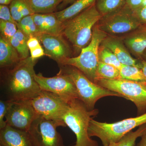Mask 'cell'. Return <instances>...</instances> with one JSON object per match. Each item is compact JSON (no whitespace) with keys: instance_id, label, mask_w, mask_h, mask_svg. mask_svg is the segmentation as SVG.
<instances>
[{"instance_id":"cell-1","label":"cell","mask_w":146,"mask_h":146,"mask_svg":"<svg viewBox=\"0 0 146 146\" xmlns=\"http://www.w3.org/2000/svg\"><path fill=\"white\" fill-rule=\"evenodd\" d=\"M37 59L30 56L11 68H6L2 80V92L4 99L11 101L32 100L41 92L35 78L34 67Z\"/></svg>"},{"instance_id":"cell-14","label":"cell","mask_w":146,"mask_h":146,"mask_svg":"<svg viewBox=\"0 0 146 146\" xmlns=\"http://www.w3.org/2000/svg\"><path fill=\"white\" fill-rule=\"evenodd\" d=\"M0 146H35L28 131L7 125L0 129Z\"/></svg>"},{"instance_id":"cell-23","label":"cell","mask_w":146,"mask_h":146,"mask_svg":"<svg viewBox=\"0 0 146 146\" xmlns=\"http://www.w3.org/2000/svg\"><path fill=\"white\" fill-rule=\"evenodd\" d=\"M126 0H96L95 4L102 16L112 13L126 4Z\"/></svg>"},{"instance_id":"cell-19","label":"cell","mask_w":146,"mask_h":146,"mask_svg":"<svg viewBox=\"0 0 146 146\" xmlns=\"http://www.w3.org/2000/svg\"><path fill=\"white\" fill-rule=\"evenodd\" d=\"M124 43L136 56L143 54L146 49V31H139L126 37Z\"/></svg>"},{"instance_id":"cell-28","label":"cell","mask_w":146,"mask_h":146,"mask_svg":"<svg viewBox=\"0 0 146 146\" xmlns=\"http://www.w3.org/2000/svg\"><path fill=\"white\" fill-rule=\"evenodd\" d=\"M99 58V61L112 65L119 70L123 65L112 51L102 45L100 47Z\"/></svg>"},{"instance_id":"cell-21","label":"cell","mask_w":146,"mask_h":146,"mask_svg":"<svg viewBox=\"0 0 146 146\" xmlns=\"http://www.w3.org/2000/svg\"><path fill=\"white\" fill-rule=\"evenodd\" d=\"M9 7L12 17L17 23L24 17L34 14L28 0H13Z\"/></svg>"},{"instance_id":"cell-15","label":"cell","mask_w":146,"mask_h":146,"mask_svg":"<svg viewBox=\"0 0 146 146\" xmlns=\"http://www.w3.org/2000/svg\"><path fill=\"white\" fill-rule=\"evenodd\" d=\"M101 45L112 51L122 65L134 66L141 69V62L131 56L121 39L107 36L102 42Z\"/></svg>"},{"instance_id":"cell-29","label":"cell","mask_w":146,"mask_h":146,"mask_svg":"<svg viewBox=\"0 0 146 146\" xmlns=\"http://www.w3.org/2000/svg\"><path fill=\"white\" fill-rule=\"evenodd\" d=\"M18 30L16 24L0 20L1 36L9 42H10Z\"/></svg>"},{"instance_id":"cell-5","label":"cell","mask_w":146,"mask_h":146,"mask_svg":"<svg viewBox=\"0 0 146 146\" xmlns=\"http://www.w3.org/2000/svg\"><path fill=\"white\" fill-rule=\"evenodd\" d=\"M146 123V113L135 117L128 118L117 122H101L91 119L88 132L90 137L100 139L103 146L117 143L133 129Z\"/></svg>"},{"instance_id":"cell-40","label":"cell","mask_w":146,"mask_h":146,"mask_svg":"<svg viewBox=\"0 0 146 146\" xmlns=\"http://www.w3.org/2000/svg\"><path fill=\"white\" fill-rule=\"evenodd\" d=\"M145 55H144V56H145V59H146V60H145V61H146V52L145 53Z\"/></svg>"},{"instance_id":"cell-6","label":"cell","mask_w":146,"mask_h":146,"mask_svg":"<svg viewBox=\"0 0 146 146\" xmlns=\"http://www.w3.org/2000/svg\"><path fill=\"white\" fill-rule=\"evenodd\" d=\"M60 69L70 76L76 88L79 99L89 110L95 109L96 103L107 96L121 97L117 93L110 91L90 80L81 71L69 65L60 66Z\"/></svg>"},{"instance_id":"cell-8","label":"cell","mask_w":146,"mask_h":146,"mask_svg":"<svg viewBox=\"0 0 146 146\" xmlns=\"http://www.w3.org/2000/svg\"><path fill=\"white\" fill-rule=\"evenodd\" d=\"M99 22L98 26L101 30L112 35L128 33L142 25L126 4L118 10L102 16Z\"/></svg>"},{"instance_id":"cell-16","label":"cell","mask_w":146,"mask_h":146,"mask_svg":"<svg viewBox=\"0 0 146 146\" xmlns=\"http://www.w3.org/2000/svg\"><path fill=\"white\" fill-rule=\"evenodd\" d=\"M33 17L39 33L63 35L64 23L59 20L54 13H34Z\"/></svg>"},{"instance_id":"cell-12","label":"cell","mask_w":146,"mask_h":146,"mask_svg":"<svg viewBox=\"0 0 146 146\" xmlns=\"http://www.w3.org/2000/svg\"><path fill=\"white\" fill-rule=\"evenodd\" d=\"M31 100L11 101L5 115L7 125L19 130L28 131L32 123L39 115Z\"/></svg>"},{"instance_id":"cell-33","label":"cell","mask_w":146,"mask_h":146,"mask_svg":"<svg viewBox=\"0 0 146 146\" xmlns=\"http://www.w3.org/2000/svg\"><path fill=\"white\" fill-rule=\"evenodd\" d=\"M31 57L33 59H37L45 55L44 51L42 45L30 51Z\"/></svg>"},{"instance_id":"cell-30","label":"cell","mask_w":146,"mask_h":146,"mask_svg":"<svg viewBox=\"0 0 146 146\" xmlns=\"http://www.w3.org/2000/svg\"><path fill=\"white\" fill-rule=\"evenodd\" d=\"M11 102V101L7 100H0V129L3 128L7 125L5 117Z\"/></svg>"},{"instance_id":"cell-10","label":"cell","mask_w":146,"mask_h":146,"mask_svg":"<svg viewBox=\"0 0 146 146\" xmlns=\"http://www.w3.org/2000/svg\"><path fill=\"white\" fill-rule=\"evenodd\" d=\"M31 101L38 115L48 119L65 123L63 117L68 109L69 102L58 95L42 90Z\"/></svg>"},{"instance_id":"cell-38","label":"cell","mask_w":146,"mask_h":146,"mask_svg":"<svg viewBox=\"0 0 146 146\" xmlns=\"http://www.w3.org/2000/svg\"><path fill=\"white\" fill-rule=\"evenodd\" d=\"M141 69H142L144 75L146 78V61L145 60H143L141 61Z\"/></svg>"},{"instance_id":"cell-9","label":"cell","mask_w":146,"mask_h":146,"mask_svg":"<svg viewBox=\"0 0 146 146\" xmlns=\"http://www.w3.org/2000/svg\"><path fill=\"white\" fill-rule=\"evenodd\" d=\"M58 127H67L64 123L48 119L38 115L28 131L35 146H66L57 131Z\"/></svg>"},{"instance_id":"cell-3","label":"cell","mask_w":146,"mask_h":146,"mask_svg":"<svg viewBox=\"0 0 146 146\" xmlns=\"http://www.w3.org/2000/svg\"><path fill=\"white\" fill-rule=\"evenodd\" d=\"M98 113V109L89 110L79 99L69 102L63 119L75 134L76 141L73 146H99L98 142L91 139L88 132L90 121Z\"/></svg>"},{"instance_id":"cell-32","label":"cell","mask_w":146,"mask_h":146,"mask_svg":"<svg viewBox=\"0 0 146 146\" xmlns=\"http://www.w3.org/2000/svg\"><path fill=\"white\" fill-rule=\"evenodd\" d=\"M133 12L141 25H146V6H141Z\"/></svg>"},{"instance_id":"cell-2","label":"cell","mask_w":146,"mask_h":146,"mask_svg":"<svg viewBox=\"0 0 146 146\" xmlns=\"http://www.w3.org/2000/svg\"><path fill=\"white\" fill-rule=\"evenodd\" d=\"M102 17L94 4L77 16L64 23L63 35L76 50H81L90 43L93 29Z\"/></svg>"},{"instance_id":"cell-25","label":"cell","mask_w":146,"mask_h":146,"mask_svg":"<svg viewBox=\"0 0 146 146\" xmlns=\"http://www.w3.org/2000/svg\"><path fill=\"white\" fill-rule=\"evenodd\" d=\"M120 78L119 69L99 61L96 72V81L98 79L114 80Z\"/></svg>"},{"instance_id":"cell-34","label":"cell","mask_w":146,"mask_h":146,"mask_svg":"<svg viewBox=\"0 0 146 146\" xmlns=\"http://www.w3.org/2000/svg\"><path fill=\"white\" fill-rule=\"evenodd\" d=\"M143 1V0H126V4L134 11L142 6Z\"/></svg>"},{"instance_id":"cell-41","label":"cell","mask_w":146,"mask_h":146,"mask_svg":"<svg viewBox=\"0 0 146 146\" xmlns=\"http://www.w3.org/2000/svg\"></svg>"},{"instance_id":"cell-27","label":"cell","mask_w":146,"mask_h":146,"mask_svg":"<svg viewBox=\"0 0 146 146\" xmlns=\"http://www.w3.org/2000/svg\"><path fill=\"white\" fill-rule=\"evenodd\" d=\"M17 27L29 38L31 36L36 37L40 33L35 23L33 15L23 18L18 23Z\"/></svg>"},{"instance_id":"cell-4","label":"cell","mask_w":146,"mask_h":146,"mask_svg":"<svg viewBox=\"0 0 146 146\" xmlns=\"http://www.w3.org/2000/svg\"><path fill=\"white\" fill-rule=\"evenodd\" d=\"M107 36V33L96 25L93 29L92 38L89 44L81 50L78 56L65 59L60 66L69 65L74 67L96 83V72L99 62L100 45Z\"/></svg>"},{"instance_id":"cell-31","label":"cell","mask_w":146,"mask_h":146,"mask_svg":"<svg viewBox=\"0 0 146 146\" xmlns=\"http://www.w3.org/2000/svg\"><path fill=\"white\" fill-rule=\"evenodd\" d=\"M0 20L3 21L11 22L18 25V23L13 19L8 6L6 5H0Z\"/></svg>"},{"instance_id":"cell-37","label":"cell","mask_w":146,"mask_h":146,"mask_svg":"<svg viewBox=\"0 0 146 146\" xmlns=\"http://www.w3.org/2000/svg\"><path fill=\"white\" fill-rule=\"evenodd\" d=\"M140 142L137 144L136 146H146V132L141 137Z\"/></svg>"},{"instance_id":"cell-36","label":"cell","mask_w":146,"mask_h":146,"mask_svg":"<svg viewBox=\"0 0 146 146\" xmlns=\"http://www.w3.org/2000/svg\"><path fill=\"white\" fill-rule=\"evenodd\" d=\"M76 0H63V1L59 5L58 9L60 10H60H62V9L66 8V7L68 5L72 4Z\"/></svg>"},{"instance_id":"cell-20","label":"cell","mask_w":146,"mask_h":146,"mask_svg":"<svg viewBox=\"0 0 146 146\" xmlns=\"http://www.w3.org/2000/svg\"><path fill=\"white\" fill-rule=\"evenodd\" d=\"M63 0H28L33 13H49L56 12Z\"/></svg>"},{"instance_id":"cell-17","label":"cell","mask_w":146,"mask_h":146,"mask_svg":"<svg viewBox=\"0 0 146 146\" xmlns=\"http://www.w3.org/2000/svg\"><path fill=\"white\" fill-rule=\"evenodd\" d=\"M20 55L10 42L0 36V67L2 69L11 68L19 63Z\"/></svg>"},{"instance_id":"cell-35","label":"cell","mask_w":146,"mask_h":146,"mask_svg":"<svg viewBox=\"0 0 146 146\" xmlns=\"http://www.w3.org/2000/svg\"><path fill=\"white\" fill-rule=\"evenodd\" d=\"M27 45L29 52L41 45L39 40L35 36H31L29 38Z\"/></svg>"},{"instance_id":"cell-18","label":"cell","mask_w":146,"mask_h":146,"mask_svg":"<svg viewBox=\"0 0 146 146\" xmlns=\"http://www.w3.org/2000/svg\"><path fill=\"white\" fill-rule=\"evenodd\" d=\"M96 0H76L71 5L54 12L60 21L65 23L81 13L96 3Z\"/></svg>"},{"instance_id":"cell-11","label":"cell","mask_w":146,"mask_h":146,"mask_svg":"<svg viewBox=\"0 0 146 146\" xmlns=\"http://www.w3.org/2000/svg\"><path fill=\"white\" fill-rule=\"evenodd\" d=\"M35 78L41 90L58 95L68 102L79 99L76 88L70 76L61 69L52 77H46L39 73L35 74Z\"/></svg>"},{"instance_id":"cell-24","label":"cell","mask_w":146,"mask_h":146,"mask_svg":"<svg viewBox=\"0 0 146 146\" xmlns=\"http://www.w3.org/2000/svg\"><path fill=\"white\" fill-rule=\"evenodd\" d=\"M119 71L120 78L146 82V77L141 68L130 65H123Z\"/></svg>"},{"instance_id":"cell-26","label":"cell","mask_w":146,"mask_h":146,"mask_svg":"<svg viewBox=\"0 0 146 146\" xmlns=\"http://www.w3.org/2000/svg\"><path fill=\"white\" fill-rule=\"evenodd\" d=\"M146 132V123L139 127L135 131H131L117 143L108 146H135L137 138L141 137Z\"/></svg>"},{"instance_id":"cell-13","label":"cell","mask_w":146,"mask_h":146,"mask_svg":"<svg viewBox=\"0 0 146 146\" xmlns=\"http://www.w3.org/2000/svg\"><path fill=\"white\" fill-rule=\"evenodd\" d=\"M36 37L43 47L45 55L59 65L65 59L71 57L70 47L63 35L40 33Z\"/></svg>"},{"instance_id":"cell-22","label":"cell","mask_w":146,"mask_h":146,"mask_svg":"<svg viewBox=\"0 0 146 146\" xmlns=\"http://www.w3.org/2000/svg\"><path fill=\"white\" fill-rule=\"evenodd\" d=\"M29 39L28 36L18 29L17 32L10 41L11 44L17 51L22 60L29 56V50L27 45Z\"/></svg>"},{"instance_id":"cell-7","label":"cell","mask_w":146,"mask_h":146,"mask_svg":"<svg viewBox=\"0 0 146 146\" xmlns=\"http://www.w3.org/2000/svg\"><path fill=\"white\" fill-rule=\"evenodd\" d=\"M96 83L117 93L123 98L133 102L137 108V116L146 113V82L119 78L98 79Z\"/></svg>"},{"instance_id":"cell-39","label":"cell","mask_w":146,"mask_h":146,"mask_svg":"<svg viewBox=\"0 0 146 146\" xmlns=\"http://www.w3.org/2000/svg\"><path fill=\"white\" fill-rule=\"evenodd\" d=\"M13 0H0V4L3 5H9Z\"/></svg>"}]
</instances>
